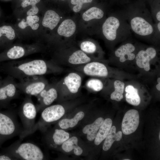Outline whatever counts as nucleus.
I'll use <instances>...</instances> for the list:
<instances>
[{
    "label": "nucleus",
    "instance_id": "nucleus-1",
    "mask_svg": "<svg viewBox=\"0 0 160 160\" xmlns=\"http://www.w3.org/2000/svg\"><path fill=\"white\" fill-rule=\"evenodd\" d=\"M5 69L9 76L19 80L32 76L61 73L63 71L62 67L51 60L41 59L13 60L7 63Z\"/></svg>",
    "mask_w": 160,
    "mask_h": 160
},
{
    "label": "nucleus",
    "instance_id": "nucleus-2",
    "mask_svg": "<svg viewBox=\"0 0 160 160\" xmlns=\"http://www.w3.org/2000/svg\"><path fill=\"white\" fill-rule=\"evenodd\" d=\"M123 11L135 36L153 42L154 22L150 12L145 8L139 7H129Z\"/></svg>",
    "mask_w": 160,
    "mask_h": 160
},
{
    "label": "nucleus",
    "instance_id": "nucleus-3",
    "mask_svg": "<svg viewBox=\"0 0 160 160\" xmlns=\"http://www.w3.org/2000/svg\"><path fill=\"white\" fill-rule=\"evenodd\" d=\"M102 34L111 45L130 38L132 32L123 11L112 13L103 22Z\"/></svg>",
    "mask_w": 160,
    "mask_h": 160
},
{
    "label": "nucleus",
    "instance_id": "nucleus-4",
    "mask_svg": "<svg viewBox=\"0 0 160 160\" xmlns=\"http://www.w3.org/2000/svg\"><path fill=\"white\" fill-rule=\"evenodd\" d=\"M4 153L16 160H42L44 157L43 152L37 145L31 142L21 143L20 139L6 148Z\"/></svg>",
    "mask_w": 160,
    "mask_h": 160
},
{
    "label": "nucleus",
    "instance_id": "nucleus-5",
    "mask_svg": "<svg viewBox=\"0 0 160 160\" xmlns=\"http://www.w3.org/2000/svg\"><path fill=\"white\" fill-rule=\"evenodd\" d=\"M37 113L31 96L26 95L18 111L23 127V132L20 137L21 140L33 133L35 130V120Z\"/></svg>",
    "mask_w": 160,
    "mask_h": 160
},
{
    "label": "nucleus",
    "instance_id": "nucleus-6",
    "mask_svg": "<svg viewBox=\"0 0 160 160\" xmlns=\"http://www.w3.org/2000/svg\"><path fill=\"white\" fill-rule=\"evenodd\" d=\"M23 132L16 111H0V145L7 140L17 135L20 137Z\"/></svg>",
    "mask_w": 160,
    "mask_h": 160
},
{
    "label": "nucleus",
    "instance_id": "nucleus-7",
    "mask_svg": "<svg viewBox=\"0 0 160 160\" xmlns=\"http://www.w3.org/2000/svg\"><path fill=\"white\" fill-rule=\"evenodd\" d=\"M49 83L43 76H37L21 80L17 85L20 92L27 95L36 97Z\"/></svg>",
    "mask_w": 160,
    "mask_h": 160
},
{
    "label": "nucleus",
    "instance_id": "nucleus-8",
    "mask_svg": "<svg viewBox=\"0 0 160 160\" xmlns=\"http://www.w3.org/2000/svg\"><path fill=\"white\" fill-rule=\"evenodd\" d=\"M83 75L77 71L72 72L57 81L58 94L74 95L78 93L81 87Z\"/></svg>",
    "mask_w": 160,
    "mask_h": 160
},
{
    "label": "nucleus",
    "instance_id": "nucleus-9",
    "mask_svg": "<svg viewBox=\"0 0 160 160\" xmlns=\"http://www.w3.org/2000/svg\"><path fill=\"white\" fill-rule=\"evenodd\" d=\"M71 68L76 71L87 76L105 78L109 74L106 66L102 63L95 61Z\"/></svg>",
    "mask_w": 160,
    "mask_h": 160
},
{
    "label": "nucleus",
    "instance_id": "nucleus-10",
    "mask_svg": "<svg viewBox=\"0 0 160 160\" xmlns=\"http://www.w3.org/2000/svg\"><path fill=\"white\" fill-rule=\"evenodd\" d=\"M67 56L59 58L53 62L61 67L68 66L71 67L95 61L81 50L75 51Z\"/></svg>",
    "mask_w": 160,
    "mask_h": 160
},
{
    "label": "nucleus",
    "instance_id": "nucleus-11",
    "mask_svg": "<svg viewBox=\"0 0 160 160\" xmlns=\"http://www.w3.org/2000/svg\"><path fill=\"white\" fill-rule=\"evenodd\" d=\"M58 96L57 81L49 83L36 96L39 103L36 105L37 112L51 105L57 98Z\"/></svg>",
    "mask_w": 160,
    "mask_h": 160
},
{
    "label": "nucleus",
    "instance_id": "nucleus-12",
    "mask_svg": "<svg viewBox=\"0 0 160 160\" xmlns=\"http://www.w3.org/2000/svg\"><path fill=\"white\" fill-rule=\"evenodd\" d=\"M15 79L9 76L7 81L0 87V103L3 105L8 104L10 101L17 98L20 91L17 87Z\"/></svg>",
    "mask_w": 160,
    "mask_h": 160
},
{
    "label": "nucleus",
    "instance_id": "nucleus-13",
    "mask_svg": "<svg viewBox=\"0 0 160 160\" xmlns=\"http://www.w3.org/2000/svg\"><path fill=\"white\" fill-rule=\"evenodd\" d=\"M157 55L156 49L153 47H149L137 51L135 59L139 68L148 71L150 69V62L156 57Z\"/></svg>",
    "mask_w": 160,
    "mask_h": 160
},
{
    "label": "nucleus",
    "instance_id": "nucleus-14",
    "mask_svg": "<svg viewBox=\"0 0 160 160\" xmlns=\"http://www.w3.org/2000/svg\"><path fill=\"white\" fill-rule=\"evenodd\" d=\"M65 113V109L61 105L56 104L47 106L42 111L40 119L36 125L43 122L50 123L57 121L63 116Z\"/></svg>",
    "mask_w": 160,
    "mask_h": 160
},
{
    "label": "nucleus",
    "instance_id": "nucleus-15",
    "mask_svg": "<svg viewBox=\"0 0 160 160\" xmlns=\"http://www.w3.org/2000/svg\"><path fill=\"white\" fill-rule=\"evenodd\" d=\"M139 123V115L138 111L131 109L125 114L123 118L121 129L122 133L129 135L134 132L137 129Z\"/></svg>",
    "mask_w": 160,
    "mask_h": 160
},
{
    "label": "nucleus",
    "instance_id": "nucleus-16",
    "mask_svg": "<svg viewBox=\"0 0 160 160\" xmlns=\"http://www.w3.org/2000/svg\"><path fill=\"white\" fill-rule=\"evenodd\" d=\"M129 39L125 42L117 49L113 55L121 63L127 60L132 61L135 58L136 53V47Z\"/></svg>",
    "mask_w": 160,
    "mask_h": 160
},
{
    "label": "nucleus",
    "instance_id": "nucleus-17",
    "mask_svg": "<svg viewBox=\"0 0 160 160\" xmlns=\"http://www.w3.org/2000/svg\"><path fill=\"white\" fill-rule=\"evenodd\" d=\"M104 120L103 118L99 117L93 123L86 125L83 128V132L85 134H87V138L88 140L92 141L95 139Z\"/></svg>",
    "mask_w": 160,
    "mask_h": 160
},
{
    "label": "nucleus",
    "instance_id": "nucleus-18",
    "mask_svg": "<svg viewBox=\"0 0 160 160\" xmlns=\"http://www.w3.org/2000/svg\"><path fill=\"white\" fill-rule=\"evenodd\" d=\"M60 19L59 16L56 12L53 10H49L45 13L42 24L44 27L52 30L56 26Z\"/></svg>",
    "mask_w": 160,
    "mask_h": 160
},
{
    "label": "nucleus",
    "instance_id": "nucleus-19",
    "mask_svg": "<svg viewBox=\"0 0 160 160\" xmlns=\"http://www.w3.org/2000/svg\"><path fill=\"white\" fill-rule=\"evenodd\" d=\"M112 124V121L110 118H107L104 120L95 139V145H100L105 139L111 130Z\"/></svg>",
    "mask_w": 160,
    "mask_h": 160
},
{
    "label": "nucleus",
    "instance_id": "nucleus-20",
    "mask_svg": "<svg viewBox=\"0 0 160 160\" xmlns=\"http://www.w3.org/2000/svg\"><path fill=\"white\" fill-rule=\"evenodd\" d=\"M76 29L74 22L71 19H68L62 23L58 28L57 32L60 35L69 37L74 34Z\"/></svg>",
    "mask_w": 160,
    "mask_h": 160
},
{
    "label": "nucleus",
    "instance_id": "nucleus-21",
    "mask_svg": "<svg viewBox=\"0 0 160 160\" xmlns=\"http://www.w3.org/2000/svg\"><path fill=\"white\" fill-rule=\"evenodd\" d=\"M116 128L115 126L111 127V130L105 138L103 143V149L107 151L110 149L115 141H120L122 137V132L119 131L116 133Z\"/></svg>",
    "mask_w": 160,
    "mask_h": 160
},
{
    "label": "nucleus",
    "instance_id": "nucleus-22",
    "mask_svg": "<svg viewBox=\"0 0 160 160\" xmlns=\"http://www.w3.org/2000/svg\"><path fill=\"white\" fill-rule=\"evenodd\" d=\"M125 91L126 92L125 95L126 100L128 103L136 106L140 104V98L137 89L129 85L126 86Z\"/></svg>",
    "mask_w": 160,
    "mask_h": 160
},
{
    "label": "nucleus",
    "instance_id": "nucleus-23",
    "mask_svg": "<svg viewBox=\"0 0 160 160\" xmlns=\"http://www.w3.org/2000/svg\"><path fill=\"white\" fill-rule=\"evenodd\" d=\"M78 139L76 137H73L65 141L62 148L63 151L69 152L74 149V154L77 156L81 155L83 152L82 149L78 145Z\"/></svg>",
    "mask_w": 160,
    "mask_h": 160
},
{
    "label": "nucleus",
    "instance_id": "nucleus-24",
    "mask_svg": "<svg viewBox=\"0 0 160 160\" xmlns=\"http://www.w3.org/2000/svg\"><path fill=\"white\" fill-rule=\"evenodd\" d=\"M23 47L20 45H15L9 49L6 53L7 57L8 59L15 60L21 58L25 56L27 52H30L33 50H27Z\"/></svg>",
    "mask_w": 160,
    "mask_h": 160
},
{
    "label": "nucleus",
    "instance_id": "nucleus-25",
    "mask_svg": "<svg viewBox=\"0 0 160 160\" xmlns=\"http://www.w3.org/2000/svg\"><path fill=\"white\" fill-rule=\"evenodd\" d=\"M104 12L100 8L95 7H91L83 14L82 17L85 21H88L93 19L100 20L103 18Z\"/></svg>",
    "mask_w": 160,
    "mask_h": 160
},
{
    "label": "nucleus",
    "instance_id": "nucleus-26",
    "mask_svg": "<svg viewBox=\"0 0 160 160\" xmlns=\"http://www.w3.org/2000/svg\"><path fill=\"white\" fill-rule=\"evenodd\" d=\"M84 116L83 112L79 111L72 119H64L60 121L58 123L59 125L61 128L64 129L73 127L78 124L79 121L82 119Z\"/></svg>",
    "mask_w": 160,
    "mask_h": 160
},
{
    "label": "nucleus",
    "instance_id": "nucleus-27",
    "mask_svg": "<svg viewBox=\"0 0 160 160\" xmlns=\"http://www.w3.org/2000/svg\"><path fill=\"white\" fill-rule=\"evenodd\" d=\"M114 91L111 94V99L117 101H120L123 98L125 84L123 82L116 80L114 82Z\"/></svg>",
    "mask_w": 160,
    "mask_h": 160
},
{
    "label": "nucleus",
    "instance_id": "nucleus-28",
    "mask_svg": "<svg viewBox=\"0 0 160 160\" xmlns=\"http://www.w3.org/2000/svg\"><path fill=\"white\" fill-rule=\"evenodd\" d=\"M39 20V17L36 15L28 16L26 21L22 20L18 24L20 28L23 29L27 26H30L34 30H37L39 27V24L37 23Z\"/></svg>",
    "mask_w": 160,
    "mask_h": 160
},
{
    "label": "nucleus",
    "instance_id": "nucleus-29",
    "mask_svg": "<svg viewBox=\"0 0 160 160\" xmlns=\"http://www.w3.org/2000/svg\"><path fill=\"white\" fill-rule=\"evenodd\" d=\"M69 134L65 131L56 129L52 136V139L55 144L60 145L69 138Z\"/></svg>",
    "mask_w": 160,
    "mask_h": 160
},
{
    "label": "nucleus",
    "instance_id": "nucleus-30",
    "mask_svg": "<svg viewBox=\"0 0 160 160\" xmlns=\"http://www.w3.org/2000/svg\"><path fill=\"white\" fill-rule=\"evenodd\" d=\"M104 87L103 84L100 80L92 78L88 80L85 84V87L87 89L95 92L101 90Z\"/></svg>",
    "mask_w": 160,
    "mask_h": 160
},
{
    "label": "nucleus",
    "instance_id": "nucleus-31",
    "mask_svg": "<svg viewBox=\"0 0 160 160\" xmlns=\"http://www.w3.org/2000/svg\"><path fill=\"white\" fill-rule=\"evenodd\" d=\"M40 0H24L22 2L21 6L23 8L29 5L32 6V7L27 12L28 16L34 15L37 14L39 11V9L36 6V4L39 2Z\"/></svg>",
    "mask_w": 160,
    "mask_h": 160
},
{
    "label": "nucleus",
    "instance_id": "nucleus-32",
    "mask_svg": "<svg viewBox=\"0 0 160 160\" xmlns=\"http://www.w3.org/2000/svg\"><path fill=\"white\" fill-rule=\"evenodd\" d=\"M81 50L87 55L93 54L97 50V45L94 42L85 41L82 42L80 44Z\"/></svg>",
    "mask_w": 160,
    "mask_h": 160
},
{
    "label": "nucleus",
    "instance_id": "nucleus-33",
    "mask_svg": "<svg viewBox=\"0 0 160 160\" xmlns=\"http://www.w3.org/2000/svg\"><path fill=\"white\" fill-rule=\"evenodd\" d=\"M2 36H6L8 39L11 40L14 39L15 34L11 26L4 25L0 27V38Z\"/></svg>",
    "mask_w": 160,
    "mask_h": 160
},
{
    "label": "nucleus",
    "instance_id": "nucleus-34",
    "mask_svg": "<svg viewBox=\"0 0 160 160\" xmlns=\"http://www.w3.org/2000/svg\"><path fill=\"white\" fill-rule=\"evenodd\" d=\"M93 0H71V3L73 5H76L73 7L74 12H77L81 10L83 4L85 3H90Z\"/></svg>",
    "mask_w": 160,
    "mask_h": 160
},
{
    "label": "nucleus",
    "instance_id": "nucleus-35",
    "mask_svg": "<svg viewBox=\"0 0 160 160\" xmlns=\"http://www.w3.org/2000/svg\"><path fill=\"white\" fill-rule=\"evenodd\" d=\"M160 39V21L154 23V31L153 41V43H159Z\"/></svg>",
    "mask_w": 160,
    "mask_h": 160
},
{
    "label": "nucleus",
    "instance_id": "nucleus-36",
    "mask_svg": "<svg viewBox=\"0 0 160 160\" xmlns=\"http://www.w3.org/2000/svg\"><path fill=\"white\" fill-rule=\"evenodd\" d=\"M15 160V158L9 154L4 153L0 154V160Z\"/></svg>",
    "mask_w": 160,
    "mask_h": 160
},
{
    "label": "nucleus",
    "instance_id": "nucleus-37",
    "mask_svg": "<svg viewBox=\"0 0 160 160\" xmlns=\"http://www.w3.org/2000/svg\"><path fill=\"white\" fill-rule=\"evenodd\" d=\"M156 89L159 91H160V83H158L156 86Z\"/></svg>",
    "mask_w": 160,
    "mask_h": 160
},
{
    "label": "nucleus",
    "instance_id": "nucleus-38",
    "mask_svg": "<svg viewBox=\"0 0 160 160\" xmlns=\"http://www.w3.org/2000/svg\"><path fill=\"white\" fill-rule=\"evenodd\" d=\"M157 82L158 83H160V78H158L157 79Z\"/></svg>",
    "mask_w": 160,
    "mask_h": 160
},
{
    "label": "nucleus",
    "instance_id": "nucleus-39",
    "mask_svg": "<svg viewBox=\"0 0 160 160\" xmlns=\"http://www.w3.org/2000/svg\"><path fill=\"white\" fill-rule=\"evenodd\" d=\"M159 139H160V133H159Z\"/></svg>",
    "mask_w": 160,
    "mask_h": 160
},
{
    "label": "nucleus",
    "instance_id": "nucleus-40",
    "mask_svg": "<svg viewBox=\"0 0 160 160\" xmlns=\"http://www.w3.org/2000/svg\"><path fill=\"white\" fill-rule=\"evenodd\" d=\"M130 160V159H124V160Z\"/></svg>",
    "mask_w": 160,
    "mask_h": 160
},
{
    "label": "nucleus",
    "instance_id": "nucleus-41",
    "mask_svg": "<svg viewBox=\"0 0 160 160\" xmlns=\"http://www.w3.org/2000/svg\"><path fill=\"white\" fill-rule=\"evenodd\" d=\"M61 0L64 1V0Z\"/></svg>",
    "mask_w": 160,
    "mask_h": 160
},
{
    "label": "nucleus",
    "instance_id": "nucleus-42",
    "mask_svg": "<svg viewBox=\"0 0 160 160\" xmlns=\"http://www.w3.org/2000/svg\"><path fill=\"white\" fill-rule=\"evenodd\" d=\"M21 0L23 1V0Z\"/></svg>",
    "mask_w": 160,
    "mask_h": 160
}]
</instances>
